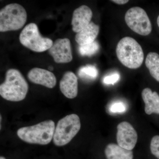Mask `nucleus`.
Wrapping results in <instances>:
<instances>
[{
    "mask_svg": "<svg viewBox=\"0 0 159 159\" xmlns=\"http://www.w3.org/2000/svg\"><path fill=\"white\" fill-rule=\"evenodd\" d=\"M157 23L158 26L159 28V15L158 16L157 19Z\"/></svg>",
    "mask_w": 159,
    "mask_h": 159,
    "instance_id": "23",
    "label": "nucleus"
},
{
    "mask_svg": "<svg viewBox=\"0 0 159 159\" xmlns=\"http://www.w3.org/2000/svg\"><path fill=\"white\" fill-rule=\"evenodd\" d=\"M105 153L107 159H133L134 157L131 150H127L113 143L107 146Z\"/></svg>",
    "mask_w": 159,
    "mask_h": 159,
    "instance_id": "15",
    "label": "nucleus"
},
{
    "mask_svg": "<svg viewBox=\"0 0 159 159\" xmlns=\"http://www.w3.org/2000/svg\"><path fill=\"white\" fill-rule=\"evenodd\" d=\"M29 85L18 70L11 69L6 74L5 80L0 85V95L3 99L18 102L25 98Z\"/></svg>",
    "mask_w": 159,
    "mask_h": 159,
    "instance_id": "1",
    "label": "nucleus"
},
{
    "mask_svg": "<svg viewBox=\"0 0 159 159\" xmlns=\"http://www.w3.org/2000/svg\"><path fill=\"white\" fill-rule=\"evenodd\" d=\"M19 40L23 46L35 52L48 50L54 43L50 39L43 37L37 25L32 23L24 28L20 34Z\"/></svg>",
    "mask_w": 159,
    "mask_h": 159,
    "instance_id": "6",
    "label": "nucleus"
},
{
    "mask_svg": "<svg viewBox=\"0 0 159 159\" xmlns=\"http://www.w3.org/2000/svg\"><path fill=\"white\" fill-rule=\"evenodd\" d=\"M99 31V26L91 22L88 26L77 33L75 40L79 46L91 43L95 41Z\"/></svg>",
    "mask_w": 159,
    "mask_h": 159,
    "instance_id": "13",
    "label": "nucleus"
},
{
    "mask_svg": "<svg viewBox=\"0 0 159 159\" xmlns=\"http://www.w3.org/2000/svg\"><path fill=\"white\" fill-rule=\"evenodd\" d=\"M28 78L31 82L49 89L56 85L57 80L53 73L45 69L34 68L29 71Z\"/></svg>",
    "mask_w": 159,
    "mask_h": 159,
    "instance_id": "10",
    "label": "nucleus"
},
{
    "mask_svg": "<svg viewBox=\"0 0 159 159\" xmlns=\"http://www.w3.org/2000/svg\"><path fill=\"white\" fill-rule=\"evenodd\" d=\"M126 105L123 102L118 101L112 103L109 107V111L111 113H122L126 111Z\"/></svg>",
    "mask_w": 159,
    "mask_h": 159,
    "instance_id": "19",
    "label": "nucleus"
},
{
    "mask_svg": "<svg viewBox=\"0 0 159 159\" xmlns=\"http://www.w3.org/2000/svg\"><path fill=\"white\" fill-rule=\"evenodd\" d=\"M0 159H6L5 158H4V157H0Z\"/></svg>",
    "mask_w": 159,
    "mask_h": 159,
    "instance_id": "24",
    "label": "nucleus"
},
{
    "mask_svg": "<svg viewBox=\"0 0 159 159\" xmlns=\"http://www.w3.org/2000/svg\"><path fill=\"white\" fill-rule=\"evenodd\" d=\"M55 129L54 121L46 120L36 125L22 127L17 130V134L27 143L46 145L53 139Z\"/></svg>",
    "mask_w": 159,
    "mask_h": 159,
    "instance_id": "2",
    "label": "nucleus"
},
{
    "mask_svg": "<svg viewBox=\"0 0 159 159\" xmlns=\"http://www.w3.org/2000/svg\"><path fill=\"white\" fill-rule=\"evenodd\" d=\"M125 20L132 31L143 36L150 34L152 30L151 23L146 11L142 8L134 7L126 11Z\"/></svg>",
    "mask_w": 159,
    "mask_h": 159,
    "instance_id": "7",
    "label": "nucleus"
},
{
    "mask_svg": "<svg viewBox=\"0 0 159 159\" xmlns=\"http://www.w3.org/2000/svg\"><path fill=\"white\" fill-rule=\"evenodd\" d=\"M27 13L21 5L13 3L6 5L0 10V31H16L25 24Z\"/></svg>",
    "mask_w": 159,
    "mask_h": 159,
    "instance_id": "4",
    "label": "nucleus"
},
{
    "mask_svg": "<svg viewBox=\"0 0 159 159\" xmlns=\"http://www.w3.org/2000/svg\"><path fill=\"white\" fill-rule=\"evenodd\" d=\"M80 127V119L76 114L68 115L60 119L54 130V145L62 146L68 144L78 133Z\"/></svg>",
    "mask_w": 159,
    "mask_h": 159,
    "instance_id": "5",
    "label": "nucleus"
},
{
    "mask_svg": "<svg viewBox=\"0 0 159 159\" xmlns=\"http://www.w3.org/2000/svg\"><path fill=\"white\" fill-rule=\"evenodd\" d=\"M48 52L57 63H67L73 59L70 41L68 38L56 40Z\"/></svg>",
    "mask_w": 159,
    "mask_h": 159,
    "instance_id": "8",
    "label": "nucleus"
},
{
    "mask_svg": "<svg viewBox=\"0 0 159 159\" xmlns=\"http://www.w3.org/2000/svg\"><path fill=\"white\" fill-rule=\"evenodd\" d=\"M93 11L90 8L85 5H82L74 11L71 25L72 30L78 33L88 26L91 22Z\"/></svg>",
    "mask_w": 159,
    "mask_h": 159,
    "instance_id": "11",
    "label": "nucleus"
},
{
    "mask_svg": "<svg viewBox=\"0 0 159 159\" xmlns=\"http://www.w3.org/2000/svg\"><path fill=\"white\" fill-rule=\"evenodd\" d=\"M138 134L130 123L123 122L117 126V141L118 145L129 150L133 149L136 145Z\"/></svg>",
    "mask_w": 159,
    "mask_h": 159,
    "instance_id": "9",
    "label": "nucleus"
},
{
    "mask_svg": "<svg viewBox=\"0 0 159 159\" xmlns=\"http://www.w3.org/2000/svg\"><path fill=\"white\" fill-rule=\"evenodd\" d=\"M120 79V75L118 73H114L106 76L103 80V82L106 84H113L118 82Z\"/></svg>",
    "mask_w": 159,
    "mask_h": 159,
    "instance_id": "21",
    "label": "nucleus"
},
{
    "mask_svg": "<svg viewBox=\"0 0 159 159\" xmlns=\"http://www.w3.org/2000/svg\"><path fill=\"white\" fill-rule=\"evenodd\" d=\"M142 98L145 102V111L147 115L159 114V95L156 92H152L149 88L142 91Z\"/></svg>",
    "mask_w": 159,
    "mask_h": 159,
    "instance_id": "14",
    "label": "nucleus"
},
{
    "mask_svg": "<svg viewBox=\"0 0 159 159\" xmlns=\"http://www.w3.org/2000/svg\"><path fill=\"white\" fill-rule=\"evenodd\" d=\"M99 49V45L97 41H94L91 43L79 46L78 51L80 54L82 56L90 57L96 54Z\"/></svg>",
    "mask_w": 159,
    "mask_h": 159,
    "instance_id": "18",
    "label": "nucleus"
},
{
    "mask_svg": "<svg viewBox=\"0 0 159 159\" xmlns=\"http://www.w3.org/2000/svg\"><path fill=\"white\" fill-rule=\"evenodd\" d=\"M145 65L151 76L159 82V55L155 52L148 53L145 60Z\"/></svg>",
    "mask_w": 159,
    "mask_h": 159,
    "instance_id": "16",
    "label": "nucleus"
},
{
    "mask_svg": "<svg viewBox=\"0 0 159 159\" xmlns=\"http://www.w3.org/2000/svg\"><path fill=\"white\" fill-rule=\"evenodd\" d=\"M116 53L119 61L128 68H139L144 60L142 47L136 40L130 37H124L119 41Z\"/></svg>",
    "mask_w": 159,
    "mask_h": 159,
    "instance_id": "3",
    "label": "nucleus"
},
{
    "mask_svg": "<svg viewBox=\"0 0 159 159\" xmlns=\"http://www.w3.org/2000/svg\"><path fill=\"white\" fill-rule=\"evenodd\" d=\"M150 150L152 153L159 159V136L156 135L152 138L151 142Z\"/></svg>",
    "mask_w": 159,
    "mask_h": 159,
    "instance_id": "20",
    "label": "nucleus"
},
{
    "mask_svg": "<svg viewBox=\"0 0 159 159\" xmlns=\"http://www.w3.org/2000/svg\"><path fill=\"white\" fill-rule=\"evenodd\" d=\"M113 2L116 3V4H118V5H124L126 3H128L129 1L128 0H113L111 1Z\"/></svg>",
    "mask_w": 159,
    "mask_h": 159,
    "instance_id": "22",
    "label": "nucleus"
},
{
    "mask_svg": "<svg viewBox=\"0 0 159 159\" xmlns=\"http://www.w3.org/2000/svg\"><path fill=\"white\" fill-rule=\"evenodd\" d=\"M78 75L81 79L93 80L98 75V71L94 66L87 65L80 68L78 71Z\"/></svg>",
    "mask_w": 159,
    "mask_h": 159,
    "instance_id": "17",
    "label": "nucleus"
},
{
    "mask_svg": "<svg viewBox=\"0 0 159 159\" xmlns=\"http://www.w3.org/2000/svg\"><path fill=\"white\" fill-rule=\"evenodd\" d=\"M60 89L66 98L74 99L78 94V80L73 72L67 71L60 81Z\"/></svg>",
    "mask_w": 159,
    "mask_h": 159,
    "instance_id": "12",
    "label": "nucleus"
}]
</instances>
